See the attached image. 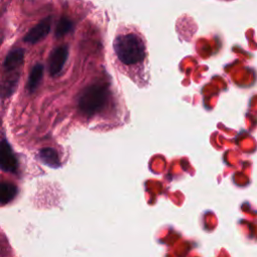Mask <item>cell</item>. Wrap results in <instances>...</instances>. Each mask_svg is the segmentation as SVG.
Masks as SVG:
<instances>
[{"label": "cell", "instance_id": "obj_9", "mask_svg": "<svg viewBox=\"0 0 257 257\" xmlns=\"http://www.w3.org/2000/svg\"><path fill=\"white\" fill-rule=\"evenodd\" d=\"M17 195V187L11 183L0 182V205L11 202Z\"/></svg>", "mask_w": 257, "mask_h": 257}, {"label": "cell", "instance_id": "obj_11", "mask_svg": "<svg viewBox=\"0 0 257 257\" xmlns=\"http://www.w3.org/2000/svg\"><path fill=\"white\" fill-rule=\"evenodd\" d=\"M72 21L67 17H61L55 27V36L62 37L72 29Z\"/></svg>", "mask_w": 257, "mask_h": 257}, {"label": "cell", "instance_id": "obj_1", "mask_svg": "<svg viewBox=\"0 0 257 257\" xmlns=\"http://www.w3.org/2000/svg\"><path fill=\"white\" fill-rule=\"evenodd\" d=\"M112 47L123 73L139 86H147L148 53L143 34L132 25L125 26L115 35Z\"/></svg>", "mask_w": 257, "mask_h": 257}, {"label": "cell", "instance_id": "obj_6", "mask_svg": "<svg viewBox=\"0 0 257 257\" xmlns=\"http://www.w3.org/2000/svg\"><path fill=\"white\" fill-rule=\"evenodd\" d=\"M19 79V72L17 70L5 71L0 79V96L5 98L10 96L16 89Z\"/></svg>", "mask_w": 257, "mask_h": 257}, {"label": "cell", "instance_id": "obj_10", "mask_svg": "<svg viewBox=\"0 0 257 257\" xmlns=\"http://www.w3.org/2000/svg\"><path fill=\"white\" fill-rule=\"evenodd\" d=\"M43 76V65L42 64H35L29 73L28 78V89L30 92H33L39 85Z\"/></svg>", "mask_w": 257, "mask_h": 257}, {"label": "cell", "instance_id": "obj_7", "mask_svg": "<svg viewBox=\"0 0 257 257\" xmlns=\"http://www.w3.org/2000/svg\"><path fill=\"white\" fill-rule=\"evenodd\" d=\"M24 59V50L21 48H16L11 50L4 60V70L11 71V70H18L21 64L23 63Z\"/></svg>", "mask_w": 257, "mask_h": 257}, {"label": "cell", "instance_id": "obj_8", "mask_svg": "<svg viewBox=\"0 0 257 257\" xmlns=\"http://www.w3.org/2000/svg\"><path fill=\"white\" fill-rule=\"evenodd\" d=\"M39 158L45 165L51 168H58L60 167V160L58 154L55 150L51 148H44L39 152Z\"/></svg>", "mask_w": 257, "mask_h": 257}, {"label": "cell", "instance_id": "obj_2", "mask_svg": "<svg viewBox=\"0 0 257 257\" xmlns=\"http://www.w3.org/2000/svg\"><path fill=\"white\" fill-rule=\"evenodd\" d=\"M109 95L106 83H93L86 86L78 98L79 110L88 116L99 112L104 108Z\"/></svg>", "mask_w": 257, "mask_h": 257}, {"label": "cell", "instance_id": "obj_3", "mask_svg": "<svg viewBox=\"0 0 257 257\" xmlns=\"http://www.w3.org/2000/svg\"><path fill=\"white\" fill-rule=\"evenodd\" d=\"M0 168L9 173H15L18 169V161L6 140L0 142Z\"/></svg>", "mask_w": 257, "mask_h": 257}, {"label": "cell", "instance_id": "obj_4", "mask_svg": "<svg viewBox=\"0 0 257 257\" xmlns=\"http://www.w3.org/2000/svg\"><path fill=\"white\" fill-rule=\"evenodd\" d=\"M68 56V47L66 45L54 48L48 57V70L51 75L58 74Z\"/></svg>", "mask_w": 257, "mask_h": 257}, {"label": "cell", "instance_id": "obj_5", "mask_svg": "<svg viewBox=\"0 0 257 257\" xmlns=\"http://www.w3.org/2000/svg\"><path fill=\"white\" fill-rule=\"evenodd\" d=\"M52 18L50 16L44 18L41 20L38 24H36L34 27H32L24 36V41L27 43L34 44L46 37V35L49 33L51 28V20Z\"/></svg>", "mask_w": 257, "mask_h": 257}]
</instances>
